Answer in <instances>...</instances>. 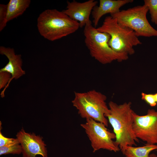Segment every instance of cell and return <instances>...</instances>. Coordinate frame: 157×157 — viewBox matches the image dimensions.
<instances>
[{"label":"cell","mask_w":157,"mask_h":157,"mask_svg":"<svg viewBox=\"0 0 157 157\" xmlns=\"http://www.w3.org/2000/svg\"><path fill=\"white\" fill-rule=\"evenodd\" d=\"M106 99L104 94L92 90L85 92H75L72 103L82 118L92 119L107 127L108 120L106 117L110 110Z\"/></svg>","instance_id":"cell-4"},{"label":"cell","mask_w":157,"mask_h":157,"mask_svg":"<svg viewBox=\"0 0 157 157\" xmlns=\"http://www.w3.org/2000/svg\"><path fill=\"white\" fill-rule=\"evenodd\" d=\"M30 0H10L7 5V21L22 15L30 5Z\"/></svg>","instance_id":"cell-13"},{"label":"cell","mask_w":157,"mask_h":157,"mask_svg":"<svg viewBox=\"0 0 157 157\" xmlns=\"http://www.w3.org/2000/svg\"><path fill=\"white\" fill-rule=\"evenodd\" d=\"M133 1V0H100L99 5L95 6L92 12L93 23L95 27L103 15L118 12L120 10L121 7Z\"/></svg>","instance_id":"cell-12"},{"label":"cell","mask_w":157,"mask_h":157,"mask_svg":"<svg viewBox=\"0 0 157 157\" xmlns=\"http://www.w3.org/2000/svg\"><path fill=\"white\" fill-rule=\"evenodd\" d=\"M157 149V145L147 144L142 147L127 146L122 152L126 157H149L153 150Z\"/></svg>","instance_id":"cell-14"},{"label":"cell","mask_w":157,"mask_h":157,"mask_svg":"<svg viewBox=\"0 0 157 157\" xmlns=\"http://www.w3.org/2000/svg\"><path fill=\"white\" fill-rule=\"evenodd\" d=\"M149 10L145 5L138 6L110 14L119 24L128 27L138 36L157 37V30L148 22L147 14Z\"/></svg>","instance_id":"cell-6"},{"label":"cell","mask_w":157,"mask_h":157,"mask_svg":"<svg viewBox=\"0 0 157 157\" xmlns=\"http://www.w3.org/2000/svg\"><path fill=\"white\" fill-rule=\"evenodd\" d=\"M97 29L110 35L109 46L117 53L133 55L135 53L133 47L142 44L133 30L119 24L110 16L106 17L102 25Z\"/></svg>","instance_id":"cell-5"},{"label":"cell","mask_w":157,"mask_h":157,"mask_svg":"<svg viewBox=\"0 0 157 157\" xmlns=\"http://www.w3.org/2000/svg\"><path fill=\"white\" fill-rule=\"evenodd\" d=\"M22 153L21 145L17 138L14 142L6 146L0 147V155L8 154H20Z\"/></svg>","instance_id":"cell-15"},{"label":"cell","mask_w":157,"mask_h":157,"mask_svg":"<svg viewBox=\"0 0 157 157\" xmlns=\"http://www.w3.org/2000/svg\"><path fill=\"white\" fill-rule=\"evenodd\" d=\"M144 4L148 8L151 21L157 25V0H144Z\"/></svg>","instance_id":"cell-16"},{"label":"cell","mask_w":157,"mask_h":157,"mask_svg":"<svg viewBox=\"0 0 157 157\" xmlns=\"http://www.w3.org/2000/svg\"><path fill=\"white\" fill-rule=\"evenodd\" d=\"M16 139L9 138L5 137L0 131V147L5 146L15 142Z\"/></svg>","instance_id":"cell-20"},{"label":"cell","mask_w":157,"mask_h":157,"mask_svg":"<svg viewBox=\"0 0 157 157\" xmlns=\"http://www.w3.org/2000/svg\"><path fill=\"white\" fill-rule=\"evenodd\" d=\"M130 102L118 104L110 101L109 114L106 116L116 135L115 142L122 152L127 146H136L139 140L133 131V112Z\"/></svg>","instance_id":"cell-1"},{"label":"cell","mask_w":157,"mask_h":157,"mask_svg":"<svg viewBox=\"0 0 157 157\" xmlns=\"http://www.w3.org/2000/svg\"><path fill=\"white\" fill-rule=\"evenodd\" d=\"M141 99L145 101L152 107H154L157 105L154 94H147L142 92L141 94Z\"/></svg>","instance_id":"cell-19"},{"label":"cell","mask_w":157,"mask_h":157,"mask_svg":"<svg viewBox=\"0 0 157 157\" xmlns=\"http://www.w3.org/2000/svg\"><path fill=\"white\" fill-rule=\"evenodd\" d=\"M0 53L1 55H5L8 60V63L4 67L0 69V72H8L11 74L12 76L8 83L1 93V97L3 98L5 97V91L8 87L11 81L14 78L15 79H18L25 74V72L22 68V61L21 55L15 54L13 48L1 46Z\"/></svg>","instance_id":"cell-11"},{"label":"cell","mask_w":157,"mask_h":157,"mask_svg":"<svg viewBox=\"0 0 157 157\" xmlns=\"http://www.w3.org/2000/svg\"><path fill=\"white\" fill-rule=\"evenodd\" d=\"M132 128L136 137L146 142V144H157V111L149 109L146 115L132 113Z\"/></svg>","instance_id":"cell-8"},{"label":"cell","mask_w":157,"mask_h":157,"mask_svg":"<svg viewBox=\"0 0 157 157\" xmlns=\"http://www.w3.org/2000/svg\"><path fill=\"white\" fill-rule=\"evenodd\" d=\"M98 2L94 0H89L80 3L73 0L67 1L66 10L63 11L72 19L78 22L80 27L85 26L91 22L90 19V14Z\"/></svg>","instance_id":"cell-10"},{"label":"cell","mask_w":157,"mask_h":157,"mask_svg":"<svg viewBox=\"0 0 157 157\" xmlns=\"http://www.w3.org/2000/svg\"><path fill=\"white\" fill-rule=\"evenodd\" d=\"M9 73L6 72H0V89L5 88L11 78Z\"/></svg>","instance_id":"cell-18"},{"label":"cell","mask_w":157,"mask_h":157,"mask_svg":"<svg viewBox=\"0 0 157 157\" xmlns=\"http://www.w3.org/2000/svg\"><path fill=\"white\" fill-rule=\"evenodd\" d=\"M81 126L91 142L93 152L101 149L115 152L120 150L113 140L116 138L115 133L109 131L102 123L90 118Z\"/></svg>","instance_id":"cell-7"},{"label":"cell","mask_w":157,"mask_h":157,"mask_svg":"<svg viewBox=\"0 0 157 157\" xmlns=\"http://www.w3.org/2000/svg\"><path fill=\"white\" fill-rule=\"evenodd\" d=\"M83 33L85 43L91 56L101 63L106 64L114 61L121 62L128 59V54L113 51L108 44L110 35L98 31L91 22L84 26Z\"/></svg>","instance_id":"cell-3"},{"label":"cell","mask_w":157,"mask_h":157,"mask_svg":"<svg viewBox=\"0 0 157 157\" xmlns=\"http://www.w3.org/2000/svg\"><path fill=\"white\" fill-rule=\"evenodd\" d=\"M149 157H157V156L154 154H152L149 155Z\"/></svg>","instance_id":"cell-21"},{"label":"cell","mask_w":157,"mask_h":157,"mask_svg":"<svg viewBox=\"0 0 157 157\" xmlns=\"http://www.w3.org/2000/svg\"><path fill=\"white\" fill-rule=\"evenodd\" d=\"M37 27L45 39L54 41L72 34L80 27L79 23L71 19L62 11L47 9L39 15Z\"/></svg>","instance_id":"cell-2"},{"label":"cell","mask_w":157,"mask_h":157,"mask_svg":"<svg viewBox=\"0 0 157 157\" xmlns=\"http://www.w3.org/2000/svg\"><path fill=\"white\" fill-rule=\"evenodd\" d=\"M7 5L0 4V31L6 26L7 21Z\"/></svg>","instance_id":"cell-17"},{"label":"cell","mask_w":157,"mask_h":157,"mask_svg":"<svg viewBox=\"0 0 157 157\" xmlns=\"http://www.w3.org/2000/svg\"><path fill=\"white\" fill-rule=\"evenodd\" d=\"M154 97L155 99V100L156 102L157 103V93L154 94Z\"/></svg>","instance_id":"cell-22"},{"label":"cell","mask_w":157,"mask_h":157,"mask_svg":"<svg viewBox=\"0 0 157 157\" xmlns=\"http://www.w3.org/2000/svg\"><path fill=\"white\" fill-rule=\"evenodd\" d=\"M16 136L22 147L23 157H36L37 155L47 157L46 145L42 137L34 133L26 132L23 129Z\"/></svg>","instance_id":"cell-9"}]
</instances>
